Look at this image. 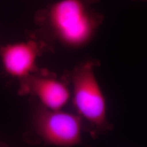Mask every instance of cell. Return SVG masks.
Wrapping results in <instances>:
<instances>
[{
  "instance_id": "cell-1",
  "label": "cell",
  "mask_w": 147,
  "mask_h": 147,
  "mask_svg": "<svg viewBox=\"0 0 147 147\" xmlns=\"http://www.w3.org/2000/svg\"><path fill=\"white\" fill-rule=\"evenodd\" d=\"M100 0H62L39 10L34 16L45 42L66 47H84L93 39L104 17L92 5Z\"/></svg>"
},
{
  "instance_id": "cell-2",
  "label": "cell",
  "mask_w": 147,
  "mask_h": 147,
  "mask_svg": "<svg viewBox=\"0 0 147 147\" xmlns=\"http://www.w3.org/2000/svg\"><path fill=\"white\" fill-rule=\"evenodd\" d=\"M99 64L94 60H86L76 66L71 75L74 105L94 137L113 128L107 120L106 98L95 75V68Z\"/></svg>"
},
{
  "instance_id": "cell-3",
  "label": "cell",
  "mask_w": 147,
  "mask_h": 147,
  "mask_svg": "<svg viewBox=\"0 0 147 147\" xmlns=\"http://www.w3.org/2000/svg\"><path fill=\"white\" fill-rule=\"evenodd\" d=\"M35 134L45 143L58 147H73L81 144L82 119L80 116L49 109L42 105L32 118Z\"/></svg>"
},
{
  "instance_id": "cell-4",
  "label": "cell",
  "mask_w": 147,
  "mask_h": 147,
  "mask_svg": "<svg viewBox=\"0 0 147 147\" xmlns=\"http://www.w3.org/2000/svg\"><path fill=\"white\" fill-rule=\"evenodd\" d=\"M42 43L31 40L1 47L0 57L5 72L20 80L36 73Z\"/></svg>"
},
{
  "instance_id": "cell-5",
  "label": "cell",
  "mask_w": 147,
  "mask_h": 147,
  "mask_svg": "<svg viewBox=\"0 0 147 147\" xmlns=\"http://www.w3.org/2000/svg\"><path fill=\"white\" fill-rule=\"evenodd\" d=\"M20 93H32L42 105L50 110H62L70 98L67 85L57 79L32 74L20 80Z\"/></svg>"
},
{
  "instance_id": "cell-6",
  "label": "cell",
  "mask_w": 147,
  "mask_h": 147,
  "mask_svg": "<svg viewBox=\"0 0 147 147\" xmlns=\"http://www.w3.org/2000/svg\"><path fill=\"white\" fill-rule=\"evenodd\" d=\"M132 1H143V2H147V0H132Z\"/></svg>"
}]
</instances>
